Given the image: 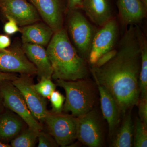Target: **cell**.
<instances>
[{
	"label": "cell",
	"instance_id": "1",
	"mask_svg": "<svg viewBox=\"0 0 147 147\" xmlns=\"http://www.w3.org/2000/svg\"><path fill=\"white\" fill-rule=\"evenodd\" d=\"M121 37L114 57L100 67L91 66L90 71L95 84L108 90L125 115L140 98L141 55L135 26H129Z\"/></svg>",
	"mask_w": 147,
	"mask_h": 147
},
{
	"label": "cell",
	"instance_id": "2",
	"mask_svg": "<svg viewBox=\"0 0 147 147\" xmlns=\"http://www.w3.org/2000/svg\"><path fill=\"white\" fill-rule=\"evenodd\" d=\"M46 50L53 79L76 81L88 78L90 73L89 64L72 45L65 28L54 33Z\"/></svg>",
	"mask_w": 147,
	"mask_h": 147
},
{
	"label": "cell",
	"instance_id": "3",
	"mask_svg": "<svg viewBox=\"0 0 147 147\" xmlns=\"http://www.w3.org/2000/svg\"><path fill=\"white\" fill-rule=\"evenodd\" d=\"M56 81L57 86L63 88L65 92L64 112H70L72 115L77 117L94 109L97 101V87L88 78Z\"/></svg>",
	"mask_w": 147,
	"mask_h": 147
},
{
	"label": "cell",
	"instance_id": "4",
	"mask_svg": "<svg viewBox=\"0 0 147 147\" xmlns=\"http://www.w3.org/2000/svg\"><path fill=\"white\" fill-rule=\"evenodd\" d=\"M65 28L69 40L79 55L88 61L97 26L90 21L81 9L66 11Z\"/></svg>",
	"mask_w": 147,
	"mask_h": 147
},
{
	"label": "cell",
	"instance_id": "5",
	"mask_svg": "<svg viewBox=\"0 0 147 147\" xmlns=\"http://www.w3.org/2000/svg\"><path fill=\"white\" fill-rule=\"evenodd\" d=\"M121 30L117 16L98 27L93 39L88 59L94 65L103 54L117 47L121 38Z\"/></svg>",
	"mask_w": 147,
	"mask_h": 147
},
{
	"label": "cell",
	"instance_id": "6",
	"mask_svg": "<svg viewBox=\"0 0 147 147\" xmlns=\"http://www.w3.org/2000/svg\"><path fill=\"white\" fill-rule=\"evenodd\" d=\"M0 82V98L3 105L17 114L28 125V127L40 131L42 125L29 110L23 95L18 89L9 82Z\"/></svg>",
	"mask_w": 147,
	"mask_h": 147
},
{
	"label": "cell",
	"instance_id": "7",
	"mask_svg": "<svg viewBox=\"0 0 147 147\" xmlns=\"http://www.w3.org/2000/svg\"><path fill=\"white\" fill-rule=\"evenodd\" d=\"M76 139L89 147H101L105 143L102 122L96 110L76 117Z\"/></svg>",
	"mask_w": 147,
	"mask_h": 147
},
{
	"label": "cell",
	"instance_id": "8",
	"mask_svg": "<svg viewBox=\"0 0 147 147\" xmlns=\"http://www.w3.org/2000/svg\"><path fill=\"white\" fill-rule=\"evenodd\" d=\"M44 122L59 146H67L76 139V117L72 115L49 111Z\"/></svg>",
	"mask_w": 147,
	"mask_h": 147
},
{
	"label": "cell",
	"instance_id": "9",
	"mask_svg": "<svg viewBox=\"0 0 147 147\" xmlns=\"http://www.w3.org/2000/svg\"><path fill=\"white\" fill-rule=\"evenodd\" d=\"M0 71L30 76L37 73L36 67L18 43H14L6 49H0Z\"/></svg>",
	"mask_w": 147,
	"mask_h": 147
},
{
	"label": "cell",
	"instance_id": "10",
	"mask_svg": "<svg viewBox=\"0 0 147 147\" xmlns=\"http://www.w3.org/2000/svg\"><path fill=\"white\" fill-rule=\"evenodd\" d=\"M30 75H21L13 81V84L23 95L31 113L40 123L45 122L48 113L45 98L36 91Z\"/></svg>",
	"mask_w": 147,
	"mask_h": 147
},
{
	"label": "cell",
	"instance_id": "11",
	"mask_svg": "<svg viewBox=\"0 0 147 147\" xmlns=\"http://www.w3.org/2000/svg\"><path fill=\"white\" fill-rule=\"evenodd\" d=\"M0 12L13 18L19 26L38 22L40 17L36 9L26 0H0Z\"/></svg>",
	"mask_w": 147,
	"mask_h": 147
},
{
	"label": "cell",
	"instance_id": "12",
	"mask_svg": "<svg viewBox=\"0 0 147 147\" xmlns=\"http://www.w3.org/2000/svg\"><path fill=\"white\" fill-rule=\"evenodd\" d=\"M40 18L52 28L54 33L64 28L66 4L63 0H30Z\"/></svg>",
	"mask_w": 147,
	"mask_h": 147
},
{
	"label": "cell",
	"instance_id": "13",
	"mask_svg": "<svg viewBox=\"0 0 147 147\" xmlns=\"http://www.w3.org/2000/svg\"><path fill=\"white\" fill-rule=\"evenodd\" d=\"M122 34L131 25H140L146 18L147 8L141 0H116Z\"/></svg>",
	"mask_w": 147,
	"mask_h": 147
},
{
	"label": "cell",
	"instance_id": "14",
	"mask_svg": "<svg viewBox=\"0 0 147 147\" xmlns=\"http://www.w3.org/2000/svg\"><path fill=\"white\" fill-rule=\"evenodd\" d=\"M81 9L93 24L100 27L117 16L115 0H84Z\"/></svg>",
	"mask_w": 147,
	"mask_h": 147
},
{
	"label": "cell",
	"instance_id": "15",
	"mask_svg": "<svg viewBox=\"0 0 147 147\" xmlns=\"http://www.w3.org/2000/svg\"><path fill=\"white\" fill-rule=\"evenodd\" d=\"M96 84L100 95L102 116L107 121L109 135L112 137L120 122L121 113L113 96L108 90L100 84Z\"/></svg>",
	"mask_w": 147,
	"mask_h": 147
},
{
	"label": "cell",
	"instance_id": "16",
	"mask_svg": "<svg viewBox=\"0 0 147 147\" xmlns=\"http://www.w3.org/2000/svg\"><path fill=\"white\" fill-rule=\"evenodd\" d=\"M22 46L27 57L36 67L39 80L42 77L51 79L53 69L45 48L29 43H23Z\"/></svg>",
	"mask_w": 147,
	"mask_h": 147
},
{
	"label": "cell",
	"instance_id": "17",
	"mask_svg": "<svg viewBox=\"0 0 147 147\" xmlns=\"http://www.w3.org/2000/svg\"><path fill=\"white\" fill-rule=\"evenodd\" d=\"M22 27L20 32L23 43H32L44 47L48 45L54 34L53 30L45 23L37 22Z\"/></svg>",
	"mask_w": 147,
	"mask_h": 147
},
{
	"label": "cell",
	"instance_id": "18",
	"mask_svg": "<svg viewBox=\"0 0 147 147\" xmlns=\"http://www.w3.org/2000/svg\"><path fill=\"white\" fill-rule=\"evenodd\" d=\"M141 55V68L139 79L140 98H147V40L140 25H135Z\"/></svg>",
	"mask_w": 147,
	"mask_h": 147
},
{
	"label": "cell",
	"instance_id": "19",
	"mask_svg": "<svg viewBox=\"0 0 147 147\" xmlns=\"http://www.w3.org/2000/svg\"><path fill=\"white\" fill-rule=\"evenodd\" d=\"M131 110L127 111L115 136L111 142L110 147H131L133 146L134 123L131 116Z\"/></svg>",
	"mask_w": 147,
	"mask_h": 147
},
{
	"label": "cell",
	"instance_id": "20",
	"mask_svg": "<svg viewBox=\"0 0 147 147\" xmlns=\"http://www.w3.org/2000/svg\"><path fill=\"white\" fill-rule=\"evenodd\" d=\"M22 121L13 114L6 112L0 115L1 142L13 139L22 129Z\"/></svg>",
	"mask_w": 147,
	"mask_h": 147
},
{
	"label": "cell",
	"instance_id": "21",
	"mask_svg": "<svg viewBox=\"0 0 147 147\" xmlns=\"http://www.w3.org/2000/svg\"><path fill=\"white\" fill-rule=\"evenodd\" d=\"M39 132L28 127V129L11 140V147H34Z\"/></svg>",
	"mask_w": 147,
	"mask_h": 147
},
{
	"label": "cell",
	"instance_id": "22",
	"mask_svg": "<svg viewBox=\"0 0 147 147\" xmlns=\"http://www.w3.org/2000/svg\"><path fill=\"white\" fill-rule=\"evenodd\" d=\"M133 146L147 147V124L137 117L134 124Z\"/></svg>",
	"mask_w": 147,
	"mask_h": 147
},
{
	"label": "cell",
	"instance_id": "23",
	"mask_svg": "<svg viewBox=\"0 0 147 147\" xmlns=\"http://www.w3.org/2000/svg\"><path fill=\"white\" fill-rule=\"evenodd\" d=\"M33 87L42 97L49 98L50 95L55 90L56 85L51 81V79L42 77L39 79V82L36 84H33Z\"/></svg>",
	"mask_w": 147,
	"mask_h": 147
},
{
	"label": "cell",
	"instance_id": "24",
	"mask_svg": "<svg viewBox=\"0 0 147 147\" xmlns=\"http://www.w3.org/2000/svg\"><path fill=\"white\" fill-rule=\"evenodd\" d=\"M52 107V111L55 113H61L63 109L65 97L58 91L55 90L50 98Z\"/></svg>",
	"mask_w": 147,
	"mask_h": 147
},
{
	"label": "cell",
	"instance_id": "25",
	"mask_svg": "<svg viewBox=\"0 0 147 147\" xmlns=\"http://www.w3.org/2000/svg\"><path fill=\"white\" fill-rule=\"evenodd\" d=\"M38 147H55L59 145L50 134L40 131L38 135Z\"/></svg>",
	"mask_w": 147,
	"mask_h": 147
},
{
	"label": "cell",
	"instance_id": "26",
	"mask_svg": "<svg viewBox=\"0 0 147 147\" xmlns=\"http://www.w3.org/2000/svg\"><path fill=\"white\" fill-rule=\"evenodd\" d=\"M6 18L8 20V21L4 26V31L7 34L12 35L21 32V29L18 27L19 26L13 18L8 16Z\"/></svg>",
	"mask_w": 147,
	"mask_h": 147
},
{
	"label": "cell",
	"instance_id": "27",
	"mask_svg": "<svg viewBox=\"0 0 147 147\" xmlns=\"http://www.w3.org/2000/svg\"><path fill=\"white\" fill-rule=\"evenodd\" d=\"M137 106H138L139 118L147 124V98L139 99Z\"/></svg>",
	"mask_w": 147,
	"mask_h": 147
},
{
	"label": "cell",
	"instance_id": "28",
	"mask_svg": "<svg viewBox=\"0 0 147 147\" xmlns=\"http://www.w3.org/2000/svg\"><path fill=\"white\" fill-rule=\"evenodd\" d=\"M116 53H117V48L116 47L115 49L103 54L98 59L97 61L94 65L91 66L98 67L104 65L114 57V56L115 55Z\"/></svg>",
	"mask_w": 147,
	"mask_h": 147
},
{
	"label": "cell",
	"instance_id": "29",
	"mask_svg": "<svg viewBox=\"0 0 147 147\" xmlns=\"http://www.w3.org/2000/svg\"><path fill=\"white\" fill-rule=\"evenodd\" d=\"M84 0H67L66 11L81 9Z\"/></svg>",
	"mask_w": 147,
	"mask_h": 147
},
{
	"label": "cell",
	"instance_id": "30",
	"mask_svg": "<svg viewBox=\"0 0 147 147\" xmlns=\"http://www.w3.org/2000/svg\"><path fill=\"white\" fill-rule=\"evenodd\" d=\"M11 45L10 38L7 35L0 34V49L8 48Z\"/></svg>",
	"mask_w": 147,
	"mask_h": 147
},
{
	"label": "cell",
	"instance_id": "31",
	"mask_svg": "<svg viewBox=\"0 0 147 147\" xmlns=\"http://www.w3.org/2000/svg\"><path fill=\"white\" fill-rule=\"evenodd\" d=\"M15 73H5L0 71V82L5 81H13L18 78Z\"/></svg>",
	"mask_w": 147,
	"mask_h": 147
},
{
	"label": "cell",
	"instance_id": "32",
	"mask_svg": "<svg viewBox=\"0 0 147 147\" xmlns=\"http://www.w3.org/2000/svg\"><path fill=\"white\" fill-rule=\"evenodd\" d=\"M10 145L0 142V147H10Z\"/></svg>",
	"mask_w": 147,
	"mask_h": 147
},
{
	"label": "cell",
	"instance_id": "33",
	"mask_svg": "<svg viewBox=\"0 0 147 147\" xmlns=\"http://www.w3.org/2000/svg\"><path fill=\"white\" fill-rule=\"evenodd\" d=\"M141 1L145 6V7L147 8V0H141Z\"/></svg>",
	"mask_w": 147,
	"mask_h": 147
},
{
	"label": "cell",
	"instance_id": "34",
	"mask_svg": "<svg viewBox=\"0 0 147 147\" xmlns=\"http://www.w3.org/2000/svg\"><path fill=\"white\" fill-rule=\"evenodd\" d=\"M0 99H1V98H0Z\"/></svg>",
	"mask_w": 147,
	"mask_h": 147
}]
</instances>
